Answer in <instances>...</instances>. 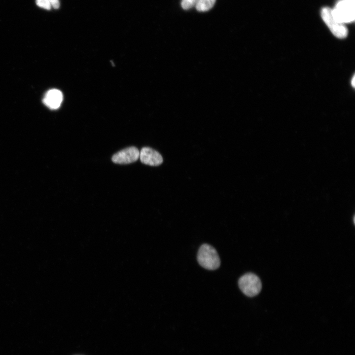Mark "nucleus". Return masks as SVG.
I'll use <instances>...</instances> for the list:
<instances>
[{
  "instance_id": "nucleus-1",
  "label": "nucleus",
  "mask_w": 355,
  "mask_h": 355,
  "mask_svg": "<svg viewBox=\"0 0 355 355\" xmlns=\"http://www.w3.org/2000/svg\"><path fill=\"white\" fill-rule=\"evenodd\" d=\"M197 261L203 268L214 270L220 265V260L217 252L212 246L204 244L200 246L197 253Z\"/></svg>"
},
{
  "instance_id": "nucleus-2",
  "label": "nucleus",
  "mask_w": 355,
  "mask_h": 355,
  "mask_svg": "<svg viewBox=\"0 0 355 355\" xmlns=\"http://www.w3.org/2000/svg\"><path fill=\"white\" fill-rule=\"evenodd\" d=\"M321 16L333 35L339 38H344L348 35V29L344 24L334 15L332 9L325 7L321 11Z\"/></svg>"
},
{
  "instance_id": "nucleus-3",
  "label": "nucleus",
  "mask_w": 355,
  "mask_h": 355,
  "mask_svg": "<svg viewBox=\"0 0 355 355\" xmlns=\"http://www.w3.org/2000/svg\"><path fill=\"white\" fill-rule=\"evenodd\" d=\"M238 285L243 293L248 297L258 295L262 288L260 279L252 273H248L241 276L238 280Z\"/></svg>"
},
{
  "instance_id": "nucleus-4",
  "label": "nucleus",
  "mask_w": 355,
  "mask_h": 355,
  "mask_svg": "<svg viewBox=\"0 0 355 355\" xmlns=\"http://www.w3.org/2000/svg\"><path fill=\"white\" fill-rule=\"evenodd\" d=\"M332 11L335 17L344 24L354 21L355 3L348 0H340Z\"/></svg>"
},
{
  "instance_id": "nucleus-5",
  "label": "nucleus",
  "mask_w": 355,
  "mask_h": 355,
  "mask_svg": "<svg viewBox=\"0 0 355 355\" xmlns=\"http://www.w3.org/2000/svg\"><path fill=\"white\" fill-rule=\"evenodd\" d=\"M140 152L135 146L123 149L114 154L111 158L112 162L119 164H128L136 161L139 158Z\"/></svg>"
},
{
  "instance_id": "nucleus-6",
  "label": "nucleus",
  "mask_w": 355,
  "mask_h": 355,
  "mask_svg": "<svg viewBox=\"0 0 355 355\" xmlns=\"http://www.w3.org/2000/svg\"><path fill=\"white\" fill-rule=\"evenodd\" d=\"M139 158L142 163L151 166H159L163 161L162 156L158 152L149 147L142 148Z\"/></svg>"
},
{
  "instance_id": "nucleus-7",
  "label": "nucleus",
  "mask_w": 355,
  "mask_h": 355,
  "mask_svg": "<svg viewBox=\"0 0 355 355\" xmlns=\"http://www.w3.org/2000/svg\"><path fill=\"white\" fill-rule=\"evenodd\" d=\"M63 99V94L59 90L52 89L46 92L43 102L49 108L55 109L60 107Z\"/></svg>"
},
{
  "instance_id": "nucleus-8",
  "label": "nucleus",
  "mask_w": 355,
  "mask_h": 355,
  "mask_svg": "<svg viewBox=\"0 0 355 355\" xmlns=\"http://www.w3.org/2000/svg\"><path fill=\"white\" fill-rule=\"evenodd\" d=\"M216 0H198L195 5L196 10L205 12L211 9L214 5Z\"/></svg>"
},
{
  "instance_id": "nucleus-9",
  "label": "nucleus",
  "mask_w": 355,
  "mask_h": 355,
  "mask_svg": "<svg viewBox=\"0 0 355 355\" xmlns=\"http://www.w3.org/2000/svg\"><path fill=\"white\" fill-rule=\"evenodd\" d=\"M198 0H182L181 6L184 10H188L195 6Z\"/></svg>"
},
{
  "instance_id": "nucleus-10",
  "label": "nucleus",
  "mask_w": 355,
  "mask_h": 355,
  "mask_svg": "<svg viewBox=\"0 0 355 355\" xmlns=\"http://www.w3.org/2000/svg\"><path fill=\"white\" fill-rule=\"evenodd\" d=\"M36 5L41 8L46 10H50L51 8V5L48 0H36Z\"/></svg>"
},
{
  "instance_id": "nucleus-11",
  "label": "nucleus",
  "mask_w": 355,
  "mask_h": 355,
  "mask_svg": "<svg viewBox=\"0 0 355 355\" xmlns=\"http://www.w3.org/2000/svg\"><path fill=\"white\" fill-rule=\"evenodd\" d=\"M51 6L55 9H58L60 6V2L59 0H48Z\"/></svg>"
},
{
  "instance_id": "nucleus-12",
  "label": "nucleus",
  "mask_w": 355,
  "mask_h": 355,
  "mask_svg": "<svg viewBox=\"0 0 355 355\" xmlns=\"http://www.w3.org/2000/svg\"><path fill=\"white\" fill-rule=\"evenodd\" d=\"M355 75H354L352 78V79L351 80V84L353 87H355Z\"/></svg>"
}]
</instances>
